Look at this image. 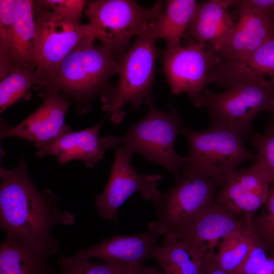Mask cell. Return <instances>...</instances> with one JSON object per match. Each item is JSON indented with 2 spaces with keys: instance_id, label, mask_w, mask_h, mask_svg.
<instances>
[{
  "instance_id": "7402d4cb",
  "label": "cell",
  "mask_w": 274,
  "mask_h": 274,
  "mask_svg": "<svg viewBox=\"0 0 274 274\" xmlns=\"http://www.w3.org/2000/svg\"><path fill=\"white\" fill-rule=\"evenodd\" d=\"M251 219L221 239L218 245V251L207 264L211 263L230 274L239 269L249 255L255 236L250 225Z\"/></svg>"
},
{
  "instance_id": "e575fe53",
  "label": "cell",
  "mask_w": 274,
  "mask_h": 274,
  "mask_svg": "<svg viewBox=\"0 0 274 274\" xmlns=\"http://www.w3.org/2000/svg\"><path fill=\"white\" fill-rule=\"evenodd\" d=\"M132 274H162L161 270L158 267L155 266H152L151 268L148 270L134 272Z\"/></svg>"
},
{
  "instance_id": "8992f818",
  "label": "cell",
  "mask_w": 274,
  "mask_h": 274,
  "mask_svg": "<svg viewBox=\"0 0 274 274\" xmlns=\"http://www.w3.org/2000/svg\"><path fill=\"white\" fill-rule=\"evenodd\" d=\"M163 9L157 1L146 8L132 0H98L87 3V24L95 40L119 59L131 39L148 31Z\"/></svg>"
},
{
  "instance_id": "4dcf8cb0",
  "label": "cell",
  "mask_w": 274,
  "mask_h": 274,
  "mask_svg": "<svg viewBox=\"0 0 274 274\" xmlns=\"http://www.w3.org/2000/svg\"><path fill=\"white\" fill-rule=\"evenodd\" d=\"M21 0H0V25L11 37Z\"/></svg>"
},
{
  "instance_id": "d4e9b609",
  "label": "cell",
  "mask_w": 274,
  "mask_h": 274,
  "mask_svg": "<svg viewBox=\"0 0 274 274\" xmlns=\"http://www.w3.org/2000/svg\"><path fill=\"white\" fill-rule=\"evenodd\" d=\"M59 274H132L145 271L151 266L133 267L111 263H92L90 260L75 254L71 256L60 255L58 259Z\"/></svg>"
},
{
  "instance_id": "ba28073f",
  "label": "cell",
  "mask_w": 274,
  "mask_h": 274,
  "mask_svg": "<svg viewBox=\"0 0 274 274\" xmlns=\"http://www.w3.org/2000/svg\"><path fill=\"white\" fill-rule=\"evenodd\" d=\"M187 140L189 155L181 174L201 175L224 181V176L242 162L257 161L256 154L245 146L239 133L219 126L203 131L181 128ZM180 174V175H181Z\"/></svg>"
},
{
  "instance_id": "603a6c76",
  "label": "cell",
  "mask_w": 274,
  "mask_h": 274,
  "mask_svg": "<svg viewBox=\"0 0 274 274\" xmlns=\"http://www.w3.org/2000/svg\"><path fill=\"white\" fill-rule=\"evenodd\" d=\"M36 68L35 64L14 68L1 81V114L16 102L29 98L30 89L39 85Z\"/></svg>"
},
{
  "instance_id": "e0dca14e",
  "label": "cell",
  "mask_w": 274,
  "mask_h": 274,
  "mask_svg": "<svg viewBox=\"0 0 274 274\" xmlns=\"http://www.w3.org/2000/svg\"><path fill=\"white\" fill-rule=\"evenodd\" d=\"M235 2V0H210L198 4L183 36L187 43L208 44L218 52L225 47L235 25L227 10L234 6Z\"/></svg>"
},
{
  "instance_id": "9a60e30c",
  "label": "cell",
  "mask_w": 274,
  "mask_h": 274,
  "mask_svg": "<svg viewBox=\"0 0 274 274\" xmlns=\"http://www.w3.org/2000/svg\"><path fill=\"white\" fill-rule=\"evenodd\" d=\"M161 233L152 222L147 231L134 235H114L89 248L79 249L77 255L90 260L96 258L105 262L140 267L153 258Z\"/></svg>"
},
{
  "instance_id": "7c38bea8",
  "label": "cell",
  "mask_w": 274,
  "mask_h": 274,
  "mask_svg": "<svg viewBox=\"0 0 274 274\" xmlns=\"http://www.w3.org/2000/svg\"><path fill=\"white\" fill-rule=\"evenodd\" d=\"M38 90L44 99L42 104L19 124L1 129V139L17 136L33 142L35 145H45L72 130L65 122L72 102L54 89Z\"/></svg>"
},
{
  "instance_id": "8d00e7d4",
  "label": "cell",
  "mask_w": 274,
  "mask_h": 274,
  "mask_svg": "<svg viewBox=\"0 0 274 274\" xmlns=\"http://www.w3.org/2000/svg\"><path fill=\"white\" fill-rule=\"evenodd\" d=\"M49 274H57V273L54 271V270L52 269V270L49 272Z\"/></svg>"
},
{
  "instance_id": "4316f807",
  "label": "cell",
  "mask_w": 274,
  "mask_h": 274,
  "mask_svg": "<svg viewBox=\"0 0 274 274\" xmlns=\"http://www.w3.org/2000/svg\"><path fill=\"white\" fill-rule=\"evenodd\" d=\"M251 133V143L257 151L256 162L272 184L274 181V130L265 131L264 134L254 130Z\"/></svg>"
},
{
  "instance_id": "1f68e13d",
  "label": "cell",
  "mask_w": 274,
  "mask_h": 274,
  "mask_svg": "<svg viewBox=\"0 0 274 274\" xmlns=\"http://www.w3.org/2000/svg\"><path fill=\"white\" fill-rule=\"evenodd\" d=\"M243 5L274 20V0H236L235 6Z\"/></svg>"
},
{
  "instance_id": "30bf717a",
  "label": "cell",
  "mask_w": 274,
  "mask_h": 274,
  "mask_svg": "<svg viewBox=\"0 0 274 274\" xmlns=\"http://www.w3.org/2000/svg\"><path fill=\"white\" fill-rule=\"evenodd\" d=\"M163 67L174 94L186 92L194 104L207 88L209 74L219 61L212 45L190 42L166 47L162 51Z\"/></svg>"
},
{
  "instance_id": "5b68a950",
  "label": "cell",
  "mask_w": 274,
  "mask_h": 274,
  "mask_svg": "<svg viewBox=\"0 0 274 274\" xmlns=\"http://www.w3.org/2000/svg\"><path fill=\"white\" fill-rule=\"evenodd\" d=\"M148 105V112L141 120L131 125L123 135H113L115 147L123 145L133 154L139 153L163 166L176 181L188 160L187 157L178 155L175 150L176 137L182 125L180 115L175 110L168 113L158 110L154 99Z\"/></svg>"
},
{
  "instance_id": "ac0fdd59",
  "label": "cell",
  "mask_w": 274,
  "mask_h": 274,
  "mask_svg": "<svg viewBox=\"0 0 274 274\" xmlns=\"http://www.w3.org/2000/svg\"><path fill=\"white\" fill-rule=\"evenodd\" d=\"M227 45L218 52L219 60H243L274 35V20L243 5Z\"/></svg>"
},
{
  "instance_id": "277c9868",
  "label": "cell",
  "mask_w": 274,
  "mask_h": 274,
  "mask_svg": "<svg viewBox=\"0 0 274 274\" xmlns=\"http://www.w3.org/2000/svg\"><path fill=\"white\" fill-rule=\"evenodd\" d=\"M273 101L274 84L257 80L234 82L220 93L207 88L194 104L207 109L210 126L224 127L244 136L252 132L253 121L260 112L270 111Z\"/></svg>"
},
{
  "instance_id": "3957f363",
  "label": "cell",
  "mask_w": 274,
  "mask_h": 274,
  "mask_svg": "<svg viewBox=\"0 0 274 274\" xmlns=\"http://www.w3.org/2000/svg\"><path fill=\"white\" fill-rule=\"evenodd\" d=\"M152 28L136 37L119 60V79L114 87L101 97L102 109L111 121L119 123L125 117L123 108L130 104L135 110L154 99L152 86L155 72L157 41Z\"/></svg>"
},
{
  "instance_id": "2e32d148",
  "label": "cell",
  "mask_w": 274,
  "mask_h": 274,
  "mask_svg": "<svg viewBox=\"0 0 274 274\" xmlns=\"http://www.w3.org/2000/svg\"><path fill=\"white\" fill-rule=\"evenodd\" d=\"M104 120L85 129L72 130L47 145H35L36 154L41 157L55 156L60 164L79 160L87 167L92 168L102 158L107 150L114 147L112 135L99 138Z\"/></svg>"
},
{
  "instance_id": "8fae6325",
  "label": "cell",
  "mask_w": 274,
  "mask_h": 274,
  "mask_svg": "<svg viewBox=\"0 0 274 274\" xmlns=\"http://www.w3.org/2000/svg\"><path fill=\"white\" fill-rule=\"evenodd\" d=\"M132 155L122 145L115 149L109 179L103 192L95 196V208L104 220L115 219L118 209L135 192L153 201L161 194L157 186L163 176L154 174H139L130 164Z\"/></svg>"
},
{
  "instance_id": "484cf974",
  "label": "cell",
  "mask_w": 274,
  "mask_h": 274,
  "mask_svg": "<svg viewBox=\"0 0 274 274\" xmlns=\"http://www.w3.org/2000/svg\"><path fill=\"white\" fill-rule=\"evenodd\" d=\"M272 184L262 211L250 222L253 233L270 254L274 253V181Z\"/></svg>"
},
{
  "instance_id": "6da1fadb",
  "label": "cell",
  "mask_w": 274,
  "mask_h": 274,
  "mask_svg": "<svg viewBox=\"0 0 274 274\" xmlns=\"http://www.w3.org/2000/svg\"><path fill=\"white\" fill-rule=\"evenodd\" d=\"M0 228L7 237L36 246L59 247L52 234L56 225H73L75 216L62 210L50 190H40L32 182L23 157L13 168L0 167Z\"/></svg>"
},
{
  "instance_id": "7a4b0ae2",
  "label": "cell",
  "mask_w": 274,
  "mask_h": 274,
  "mask_svg": "<svg viewBox=\"0 0 274 274\" xmlns=\"http://www.w3.org/2000/svg\"><path fill=\"white\" fill-rule=\"evenodd\" d=\"M93 35L80 42L64 58L43 87L58 91L76 104L80 115L90 109V102L112 87L110 80L119 72V60L101 44L95 45Z\"/></svg>"
},
{
  "instance_id": "f1b7e54d",
  "label": "cell",
  "mask_w": 274,
  "mask_h": 274,
  "mask_svg": "<svg viewBox=\"0 0 274 274\" xmlns=\"http://www.w3.org/2000/svg\"><path fill=\"white\" fill-rule=\"evenodd\" d=\"M38 1L47 8L79 20L82 16L83 10L88 3L84 0H42Z\"/></svg>"
},
{
  "instance_id": "d590c367",
  "label": "cell",
  "mask_w": 274,
  "mask_h": 274,
  "mask_svg": "<svg viewBox=\"0 0 274 274\" xmlns=\"http://www.w3.org/2000/svg\"><path fill=\"white\" fill-rule=\"evenodd\" d=\"M269 112L271 114V118L265 129V131L274 130V101L272 108Z\"/></svg>"
},
{
  "instance_id": "52a82bcc",
  "label": "cell",
  "mask_w": 274,
  "mask_h": 274,
  "mask_svg": "<svg viewBox=\"0 0 274 274\" xmlns=\"http://www.w3.org/2000/svg\"><path fill=\"white\" fill-rule=\"evenodd\" d=\"M224 181L201 175L181 174L173 187L153 201L156 220L152 222L163 243L176 241L180 233L212 204Z\"/></svg>"
},
{
  "instance_id": "f546056e",
  "label": "cell",
  "mask_w": 274,
  "mask_h": 274,
  "mask_svg": "<svg viewBox=\"0 0 274 274\" xmlns=\"http://www.w3.org/2000/svg\"><path fill=\"white\" fill-rule=\"evenodd\" d=\"M14 69L11 53L10 36L0 25V80Z\"/></svg>"
},
{
  "instance_id": "83f0119b",
  "label": "cell",
  "mask_w": 274,
  "mask_h": 274,
  "mask_svg": "<svg viewBox=\"0 0 274 274\" xmlns=\"http://www.w3.org/2000/svg\"><path fill=\"white\" fill-rule=\"evenodd\" d=\"M267 253L263 245L255 235L248 256L241 267L234 274H255L268 257Z\"/></svg>"
},
{
  "instance_id": "44dd1931",
  "label": "cell",
  "mask_w": 274,
  "mask_h": 274,
  "mask_svg": "<svg viewBox=\"0 0 274 274\" xmlns=\"http://www.w3.org/2000/svg\"><path fill=\"white\" fill-rule=\"evenodd\" d=\"M195 0H169L154 22L151 31L158 40L163 39L167 47L181 46V39L196 11Z\"/></svg>"
},
{
  "instance_id": "d6986e66",
  "label": "cell",
  "mask_w": 274,
  "mask_h": 274,
  "mask_svg": "<svg viewBox=\"0 0 274 274\" xmlns=\"http://www.w3.org/2000/svg\"><path fill=\"white\" fill-rule=\"evenodd\" d=\"M58 249L6 236L0 245V274H49L48 259Z\"/></svg>"
},
{
  "instance_id": "ffe728a7",
  "label": "cell",
  "mask_w": 274,
  "mask_h": 274,
  "mask_svg": "<svg viewBox=\"0 0 274 274\" xmlns=\"http://www.w3.org/2000/svg\"><path fill=\"white\" fill-rule=\"evenodd\" d=\"M14 68L36 65L37 31L34 1L21 0L10 37Z\"/></svg>"
},
{
  "instance_id": "836d02e7",
  "label": "cell",
  "mask_w": 274,
  "mask_h": 274,
  "mask_svg": "<svg viewBox=\"0 0 274 274\" xmlns=\"http://www.w3.org/2000/svg\"><path fill=\"white\" fill-rule=\"evenodd\" d=\"M202 274H230L224 270L209 263L202 269Z\"/></svg>"
},
{
  "instance_id": "d6a6232c",
  "label": "cell",
  "mask_w": 274,
  "mask_h": 274,
  "mask_svg": "<svg viewBox=\"0 0 274 274\" xmlns=\"http://www.w3.org/2000/svg\"><path fill=\"white\" fill-rule=\"evenodd\" d=\"M255 274H274V253L270 254Z\"/></svg>"
},
{
  "instance_id": "cb8c5ba5",
  "label": "cell",
  "mask_w": 274,
  "mask_h": 274,
  "mask_svg": "<svg viewBox=\"0 0 274 274\" xmlns=\"http://www.w3.org/2000/svg\"><path fill=\"white\" fill-rule=\"evenodd\" d=\"M153 258L159 263L162 274H202L200 266L178 241L163 242L158 246Z\"/></svg>"
},
{
  "instance_id": "5bb4252c",
  "label": "cell",
  "mask_w": 274,
  "mask_h": 274,
  "mask_svg": "<svg viewBox=\"0 0 274 274\" xmlns=\"http://www.w3.org/2000/svg\"><path fill=\"white\" fill-rule=\"evenodd\" d=\"M270 184L256 162L247 168L235 169L226 174L214 201L238 216L253 217L265 203Z\"/></svg>"
},
{
  "instance_id": "4fadbf2b",
  "label": "cell",
  "mask_w": 274,
  "mask_h": 274,
  "mask_svg": "<svg viewBox=\"0 0 274 274\" xmlns=\"http://www.w3.org/2000/svg\"><path fill=\"white\" fill-rule=\"evenodd\" d=\"M251 218L238 216L214 201L182 230L176 241L186 246L202 268L207 260L214 254L213 249L218 245L219 240L246 225Z\"/></svg>"
},
{
  "instance_id": "9c48e42d",
  "label": "cell",
  "mask_w": 274,
  "mask_h": 274,
  "mask_svg": "<svg viewBox=\"0 0 274 274\" xmlns=\"http://www.w3.org/2000/svg\"><path fill=\"white\" fill-rule=\"evenodd\" d=\"M37 31L36 71L39 88L46 85L64 58L83 40L93 35L83 24L34 1Z\"/></svg>"
}]
</instances>
